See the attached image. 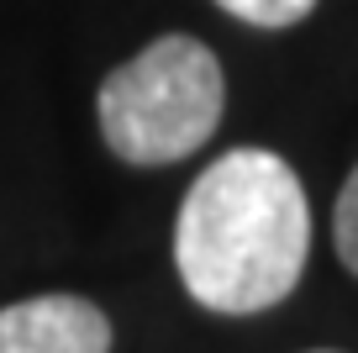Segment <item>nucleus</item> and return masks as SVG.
Here are the masks:
<instances>
[{
  "mask_svg": "<svg viewBox=\"0 0 358 353\" xmlns=\"http://www.w3.org/2000/svg\"><path fill=\"white\" fill-rule=\"evenodd\" d=\"M0 353H111V317L69 290L11 300L0 306Z\"/></svg>",
  "mask_w": 358,
  "mask_h": 353,
  "instance_id": "nucleus-3",
  "label": "nucleus"
},
{
  "mask_svg": "<svg viewBox=\"0 0 358 353\" xmlns=\"http://www.w3.org/2000/svg\"><path fill=\"white\" fill-rule=\"evenodd\" d=\"M216 6L248 27H264V32H285L316 11V0H216Z\"/></svg>",
  "mask_w": 358,
  "mask_h": 353,
  "instance_id": "nucleus-4",
  "label": "nucleus"
},
{
  "mask_svg": "<svg viewBox=\"0 0 358 353\" xmlns=\"http://www.w3.org/2000/svg\"><path fill=\"white\" fill-rule=\"evenodd\" d=\"M311 258L306 185L280 153L232 148L195 174L174 216V269L195 306L253 317L280 306Z\"/></svg>",
  "mask_w": 358,
  "mask_h": 353,
  "instance_id": "nucleus-1",
  "label": "nucleus"
},
{
  "mask_svg": "<svg viewBox=\"0 0 358 353\" xmlns=\"http://www.w3.org/2000/svg\"><path fill=\"white\" fill-rule=\"evenodd\" d=\"M332 243L348 275H358V169L348 174V185L337 190V211H332Z\"/></svg>",
  "mask_w": 358,
  "mask_h": 353,
  "instance_id": "nucleus-5",
  "label": "nucleus"
},
{
  "mask_svg": "<svg viewBox=\"0 0 358 353\" xmlns=\"http://www.w3.org/2000/svg\"><path fill=\"white\" fill-rule=\"evenodd\" d=\"M311 353H337V348H311Z\"/></svg>",
  "mask_w": 358,
  "mask_h": 353,
  "instance_id": "nucleus-6",
  "label": "nucleus"
},
{
  "mask_svg": "<svg viewBox=\"0 0 358 353\" xmlns=\"http://www.w3.org/2000/svg\"><path fill=\"white\" fill-rule=\"evenodd\" d=\"M227 111L222 58L190 32H164L101 79L95 116L122 164L164 169L201 153Z\"/></svg>",
  "mask_w": 358,
  "mask_h": 353,
  "instance_id": "nucleus-2",
  "label": "nucleus"
}]
</instances>
